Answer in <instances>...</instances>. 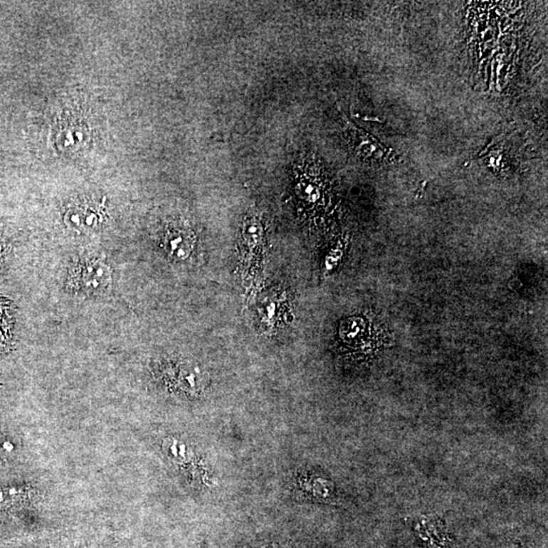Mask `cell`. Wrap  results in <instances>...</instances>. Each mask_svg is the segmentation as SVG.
Here are the masks:
<instances>
[{
  "label": "cell",
  "instance_id": "cell-1",
  "mask_svg": "<svg viewBox=\"0 0 548 548\" xmlns=\"http://www.w3.org/2000/svg\"><path fill=\"white\" fill-rule=\"evenodd\" d=\"M295 193L299 213L309 226H317L332 206V186L324 170L314 159L297 164L295 171Z\"/></svg>",
  "mask_w": 548,
  "mask_h": 548
},
{
  "label": "cell",
  "instance_id": "cell-2",
  "mask_svg": "<svg viewBox=\"0 0 548 548\" xmlns=\"http://www.w3.org/2000/svg\"><path fill=\"white\" fill-rule=\"evenodd\" d=\"M111 273L102 259L87 257L76 262L68 276L71 290L88 295H101L110 288Z\"/></svg>",
  "mask_w": 548,
  "mask_h": 548
},
{
  "label": "cell",
  "instance_id": "cell-3",
  "mask_svg": "<svg viewBox=\"0 0 548 548\" xmlns=\"http://www.w3.org/2000/svg\"><path fill=\"white\" fill-rule=\"evenodd\" d=\"M194 245V233L183 223H171L164 230L163 246L171 258L185 260L192 254Z\"/></svg>",
  "mask_w": 548,
  "mask_h": 548
},
{
  "label": "cell",
  "instance_id": "cell-4",
  "mask_svg": "<svg viewBox=\"0 0 548 548\" xmlns=\"http://www.w3.org/2000/svg\"><path fill=\"white\" fill-rule=\"evenodd\" d=\"M347 133L352 147L357 156L364 161L383 163L389 159V152L375 137H371L366 131L357 127L354 124L347 122Z\"/></svg>",
  "mask_w": 548,
  "mask_h": 548
},
{
  "label": "cell",
  "instance_id": "cell-5",
  "mask_svg": "<svg viewBox=\"0 0 548 548\" xmlns=\"http://www.w3.org/2000/svg\"><path fill=\"white\" fill-rule=\"evenodd\" d=\"M103 206L95 202H78L68 209L66 223L80 233L94 232L103 221Z\"/></svg>",
  "mask_w": 548,
  "mask_h": 548
},
{
  "label": "cell",
  "instance_id": "cell-6",
  "mask_svg": "<svg viewBox=\"0 0 548 548\" xmlns=\"http://www.w3.org/2000/svg\"><path fill=\"white\" fill-rule=\"evenodd\" d=\"M285 297L283 293L280 295L278 293H273L264 301V305L260 310V323L261 326L266 329V331H271V329L280 325V313L281 312L283 313L288 306V302Z\"/></svg>",
  "mask_w": 548,
  "mask_h": 548
},
{
  "label": "cell",
  "instance_id": "cell-7",
  "mask_svg": "<svg viewBox=\"0 0 548 548\" xmlns=\"http://www.w3.org/2000/svg\"><path fill=\"white\" fill-rule=\"evenodd\" d=\"M514 548H522V547H521V545H520V547H519V545H516V547H515Z\"/></svg>",
  "mask_w": 548,
  "mask_h": 548
},
{
  "label": "cell",
  "instance_id": "cell-8",
  "mask_svg": "<svg viewBox=\"0 0 548 548\" xmlns=\"http://www.w3.org/2000/svg\"><path fill=\"white\" fill-rule=\"evenodd\" d=\"M0 253H1V246H0Z\"/></svg>",
  "mask_w": 548,
  "mask_h": 548
}]
</instances>
